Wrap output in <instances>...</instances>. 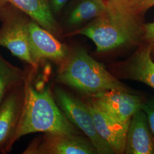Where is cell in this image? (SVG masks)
I'll use <instances>...</instances> for the list:
<instances>
[{
	"instance_id": "5bb4252c",
	"label": "cell",
	"mask_w": 154,
	"mask_h": 154,
	"mask_svg": "<svg viewBox=\"0 0 154 154\" xmlns=\"http://www.w3.org/2000/svg\"><path fill=\"white\" fill-rule=\"evenodd\" d=\"M125 70L130 79L154 89V62L151 58V47L149 46L139 50L127 64Z\"/></svg>"
},
{
	"instance_id": "4fadbf2b",
	"label": "cell",
	"mask_w": 154,
	"mask_h": 154,
	"mask_svg": "<svg viewBox=\"0 0 154 154\" xmlns=\"http://www.w3.org/2000/svg\"><path fill=\"white\" fill-rule=\"evenodd\" d=\"M106 9V0H74L66 14V25L79 26L100 16Z\"/></svg>"
},
{
	"instance_id": "8fae6325",
	"label": "cell",
	"mask_w": 154,
	"mask_h": 154,
	"mask_svg": "<svg viewBox=\"0 0 154 154\" xmlns=\"http://www.w3.org/2000/svg\"><path fill=\"white\" fill-rule=\"evenodd\" d=\"M125 153L154 154V137L142 109L132 116L128 128Z\"/></svg>"
},
{
	"instance_id": "9c48e42d",
	"label": "cell",
	"mask_w": 154,
	"mask_h": 154,
	"mask_svg": "<svg viewBox=\"0 0 154 154\" xmlns=\"http://www.w3.org/2000/svg\"><path fill=\"white\" fill-rule=\"evenodd\" d=\"M98 134L110 146L114 154L125 153L129 125L122 123L102 109L93 98L86 103Z\"/></svg>"
},
{
	"instance_id": "e0dca14e",
	"label": "cell",
	"mask_w": 154,
	"mask_h": 154,
	"mask_svg": "<svg viewBox=\"0 0 154 154\" xmlns=\"http://www.w3.org/2000/svg\"><path fill=\"white\" fill-rule=\"evenodd\" d=\"M134 6L137 11L141 14L154 6V0H134Z\"/></svg>"
},
{
	"instance_id": "7a4b0ae2",
	"label": "cell",
	"mask_w": 154,
	"mask_h": 154,
	"mask_svg": "<svg viewBox=\"0 0 154 154\" xmlns=\"http://www.w3.org/2000/svg\"><path fill=\"white\" fill-rule=\"evenodd\" d=\"M77 129L55 102L49 88L37 91L27 83L24 88L21 114L11 147L18 139L29 134H79Z\"/></svg>"
},
{
	"instance_id": "ac0fdd59",
	"label": "cell",
	"mask_w": 154,
	"mask_h": 154,
	"mask_svg": "<svg viewBox=\"0 0 154 154\" xmlns=\"http://www.w3.org/2000/svg\"><path fill=\"white\" fill-rule=\"evenodd\" d=\"M71 0H49L50 5L53 14H58Z\"/></svg>"
},
{
	"instance_id": "7c38bea8",
	"label": "cell",
	"mask_w": 154,
	"mask_h": 154,
	"mask_svg": "<svg viewBox=\"0 0 154 154\" xmlns=\"http://www.w3.org/2000/svg\"><path fill=\"white\" fill-rule=\"evenodd\" d=\"M8 1L57 38L62 36V28L51 11L49 0H8Z\"/></svg>"
},
{
	"instance_id": "6da1fadb",
	"label": "cell",
	"mask_w": 154,
	"mask_h": 154,
	"mask_svg": "<svg viewBox=\"0 0 154 154\" xmlns=\"http://www.w3.org/2000/svg\"><path fill=\"white\" fill-rule=\"evenodd\" d=\"M140 16L134 0H106L102 15L66 35H85L95 45L97 52L107 51L138 40L143 33Z\"/></svg>"
},
{
	"instance_id": "2e32d148",
	"label": "cell",
	"mask_w": 154,
	"mask_h": 154,
	"mask_svg": "<svg viewBox=\"0 0 154 154\" xmlns=\"http://www.w3.org/2000/svg\"><path fill=\"white\" fill-rule=\"evenodd\" d=\"M142 109L147 116L149 126L154 137V100L144 103Z\"/></svg>"
},
{
	"instance_id": "ffe728a7",
	"label": "cell",
	"mask_w": 154,
	"mask_h": 154,
	"mask_svg": "<svg viewBox=\"0 0 154 154\" xmlns=\"http://www.w3.org/2000/svg\"><path fill=\"white\" fill-rule=\"evenodd\" d=\"M8 3V0H0V12Z\"/></svg>"
},
{
	"instance_id": "ba28073f",
	"label": "cell",
	"mask_w": 154,
	"mask_h": 154,
	"mask_svg": "<svg viewBox=\"0 0 154 154\" xmlns=\"http://www.w3.org/2000/svg\"><path fill=\"white\" fill-rule=\"evenodd\" d=\"M94 100L109 115L122 123L129 125L144 103L139 96L127 90H111L91 96Z\"/></svg>"
},
{
	"instance_id": "5b68a950",
	"label": "cell",
	"mask_w": 154,
	"mask_h": 154,
	"mask_svg": "<svg viewBox=\"0 0 154 154\" xmlns=\"http://www.w3.org/2000/svg\"><path fill=\"white\" fill-rule=\"evenodd\" d=\"M55 95L57 103L62 112L75 126L86 135L98 154H114L110 146L97 132L86 103L60 88L55 89Z\"/></svg>"
},
{
	"instance_id": "277c9868",
	"label": "cell",
	"mask_w": 154,
	"mask_h": 154,
	"mask_svg": "<svg viewBox=\"0 0 154 154\" xmlns=\"http://www.w3.org/2000/svg\"><path fill=\"white\" fill-rule=\"evenodd\" d=\"M30 19L25 13L8 3L0 12V46L35 68L38 65L31 55L28 39Z\"/></svg>"
},
{
	"instance_id": "30bf717a",
	"label": "cell",
	"mask_w": 154,
	"mask_h": 154,
	"mask_svg": "<svg viewBox=\"0 0 154 154\" xmlns=\"http://www.w3.org/2000/svg\"><path fill=\"white\" fill-rule=\"evenodd\" d=\"M24 88L20 85L13 89L0 103V152L11 149V139L21 114Z\"/></svg>"
},
{
	"instance_id": "8992f818",
	"label": "cell",
	"mask_w": 154,
	"mask_h": 154,
	"mask_svg": "<svg viewBox=\"0 0 154 154\" xmlns=\"http://www.w3.org/2000/svg\"><path fill=\"white\" fill-rule=\"evenodd\" d=\"M25 154H96L93 144L79 134L44 133L30 144Z\"/></svg>"
},
{
	"instance_id": "9a60e30c",
	"label": "cell",
	"mask_w": 154,
	"mask_h": 154,
	"mask_svg": "<svg viewBox=\"0 0 154 154\" xmlns=\"http://www.w3.org/2000/svg\"><path fill=\"white\" fill-rule=\"evenodd\" d=\"M22 70L12 65L0 54V103L13 89L21 85Z\"/></svg>"
},
{
	"instance_id": "d6986e66",
	"label": "cell",
	"mask_w": 154,
	"mask_h": 154,
	"mask_svg": "<svg viewBox=\"0 0 154 154\" xmlns=\"http://www.w3.org/2000/svg\"><path fill=\"white\" fill-rule=\"evenodd\" d=\"M143 37L149 44H154V21L144 25Z\"/></svg>"
},
{
	"instance_id": "3957f363",
	"label": "cell",
	"mask_w": 154,
	"mask_h": 154,
	"mask_svg": "<svg viewBox=\"0 0 154 154\" xmlns=\"http://www.w3.org/2000/svg\"><path fill=\"white\" fill-rule=\"evenodd\" d=\"M57 79L68 86L91 96L111 90H127L125 86L95 60L82 48H70L60 63Z\"/></svg>"
},
{
	"instance_id": "52a82bcc",
	"label": "cell",
	"mask_w": 154,
	"mask_h": 154,
	"mask_svg": "<svg viewBox=\"0 0 154 154\" xmlns=\"http://www.w3.org/2000/svg\"><path fill=\"white\" fill-rule=\"evenodd\" d=\"M28 39L31 55L37 65L46 60L60 64L69 54L70 48L67 45L32 19L28 26Z\"/></svg>"
}]
</instances>
